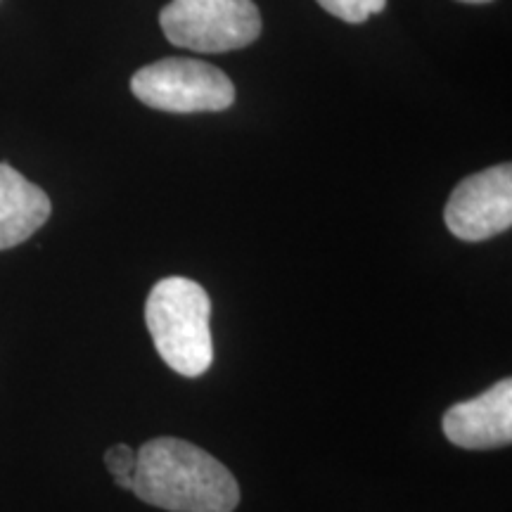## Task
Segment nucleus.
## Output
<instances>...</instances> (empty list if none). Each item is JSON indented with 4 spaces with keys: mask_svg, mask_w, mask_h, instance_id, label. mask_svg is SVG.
I'll return each mask as SVG.
<instances>
[{
    "mask_svg": "<svg viewBox=\"0 0 512 512\" xmlns=\"http://www.w3.org/2000/svg\"><path fill=\"white\" fill-rule=\"evenodd\" d=\"M460 3H472V5H484V3H491V0H460Z\"/></svg>",
    "mask_w": 512,
    "mask_h": 512,
    "instance_id": "nucleus-10",
    "label": "nucleus"
},
{
    "mask_svg": "<svg viewBox=\"0 0 512 512\" xmlns=\"http://www.w3.org/2000/svg\"><path fill=\"white\" fill-rule=\"evenodd\" d=\"M105 465L107 470L112 472L114 482H117L121 489H133V475H136V451L126 444H117L107 448L105 453Z\"/></svg>",
    "mask_w": 512,
    "mask_h": 512,
    "instance_id": "nucleus-9",
    "label": "nucleus"
},
{
    "mask_svg": "<svg viewBox=\"0 0 512 512\" xmlns=\"http://www.w3.org/2000/svg\"><path fill=\"white\" fill-rule=\"evenodd\" d=\"M441 427L451 444L467 451L508 446L512 441V382L505 377L475 399L451 406Z\"/></svg>",
    "mask_w": 512,
    "mask_h": 512,
    "instance_id": "nucleus-6",
    "label": "nucleus"
},
{
    "mask_svg": "<svg viewBox=\"0 0 512 512\" xmlns=\"http://www.w3.org/2000/svg\"><path fill=\"white\" fill-rule=\"evenodd\" d=\"M131 93L159 112H221L235 102V86L221 69L200 60L166 57L131 76Z\"/></svg>",
    "mask_w": 512,
    "mask_h": 512,
    "instance_id": "nucleus-4",
    "label": "nucleus"
},
{
    "mask_svg": "<svg viewBox=\"0 0 512 512\" xmlns=\"http://www.w3.org/2000/svg\"><path fill=\"white\" fill-rule=\"evenodd\" d=\"M318 5L342 22L363 24L377 12H382L387 0H318Z\"/></svg>",
    "mask_w": 512,
    "mask_h": 512,
    "instance_id": "nucleus-8",
    "label": "nucleus"
},
{
    "mask_svg": "<svg viewBox=\"0 0 512 512\" xmlns=\"http://www.w3.org/2000/svg\"><path fill=\"white\" fill-rule=\"evenodd\" d=\"M145 323L157 354L183 377H200L214 363L211 299L195 280L164 278L152 287Z\"/></svg>",
    "mask_w": 512,
    "mask_h": 512,
    "instance_id": "nucleus-2",
    "label": "nucleus"
},
{
    "mask_svg": "<svg viewBox=\"0 0 512 512\" xmlns=\"http://www.w3.org/2000/svg\"><path fill=\"white\" fill-rule=\"evenodd\" d=\"M446 228L465 242H482L512 226V166L498 164L467 176L448 197Z\"/></svg>",
    "mask_w": 512,
    "mask_h": 512,
    "instance_id": "nucleus-5",
    "label": "nucleus"
},
{
    "mask_svg": "<svg viewBox=\"0 0 512 512\" xmlns=\"http://www.w3.org/2000/svg\"><path fill=\"white\" fill-rule=\"evenodd\" d=\"M133 494L169 512H233L240 486L233 472L200 446L157 437L136 451Z\"/></svg>",
    "mask_w": 512,
    "mask_h": 512,
    "instance_id": "nucleus-1",
    "label": "nucleus"
},
{
    "mask_svg": "<svg viewBox=\"0 0 512 512\" xmlns=\"http://www.w3.org/2000/svg\"><path fill=\"white\" fill-rule=\"evenodd\" d=\"M50 214L53 204L46 192L0 162V252L27 242Z\"/></svg>",
    "mask_w": 512,
    "mask_h": 512,
    "instance_id": "nucleus-7",
    "label": "nucleus"
},
{
    "mask_svg": "<svg viewBox=\"0 0 512 512\" xmlns=\"http://www.w3.org/2000/svg\"><path fill=\"white\" fill-rule=\"evenodd\" d=\"M166 41L195 53H230L261 34L254 0H171L159 12Z\"/></svg>",
    "mask_w": 512,
    "mask_h": 512,
    "instance_id": "nucleus-3",
    "label": "nucleus"
}]
</instances>
